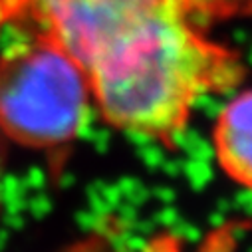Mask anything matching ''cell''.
<instances>
[{
  "instance_id": "cell-2",
  "label": "cell",
  "mask_w": 252,
  "mask_h": 252,
  "mask_svg": "<svg viewBox=\"0 0 252 252\" xmlns=\"http://www.w3.org/2000/svg\"><path fill=\"white\" fill-rule=\"evenodd\" d=\"M94 105L88 70L46 32L0 54V133L56 153L74 143Z\"/></svg>"
},
{
  "instance_id": "cell-5",
  "label": "cell",
  "mask_w": 252,
  "mask_h": 252,
  "mask_svg": "<svg viewBox=\"0 0 252 252\" xmlns=\"http://www.w3.org/2000/svg\"><path fill=\"white\" fill-rule=\"evenodd\" d=\"M193 18L228 20L252 14V0H179Z\"/></svg>"
},
{
  "instance_id": "cell-7",
  "label": "cell",
  "mask_w": 252,
  "mask_h": 252,
  "mask_svg": "<svg viewBox=\"0 0 252 252\" xmlns=\"http://www.w3.org/2000/svg\"><path fill=\"white\" fill-rule=\"evenodd\" d=\"M0 185H2V153H0ZM0 201H2V191H0Z\"/></svg>"
},
{
  "instance_id": "cell-6",
  "label": "cell",
  "mask_w": 252,
  "mask_h": 252,
  "mask_svg": "<svg viewBox=\"0 0 252 252\" xmlns=\"http://www.w3.org/2000/svg\"><path fill=\"white\" fill-rule=\"evenodd\" d=\"M32 0H0V28L12 20L28 18Z\"/></svg>"
},
{
  "instance_id": "cell-3",
  "label": "cell",
  "mask_w": 252,
  "mask_h": 252,
  "mask_svg": "<svg viewBox=\"0 0 252 252\" xmlns=\"http://www.w3.org/2000/svg\"><path fill=\"white\" fill-rule=\"evenodd\" d=\"M161 2L167 0H32L28 18L86 68L109 38Z\"/></svg>"
},
{
  "instance_id": "cell-4",
  "label": "cell",
  "mask_w": 252,
  "mask_h": 252,
  "mask_svg": "<svg viewBox=\"0 0 252 252\" xmlns=\"http://www.w3.org/2000/svg\"><path fill=\"white\" fill-rule=\"evenodd\" d=\"M213 149L222 173L252 191V90L234 95L217 115Z\"/></svg>"
},
{
  "instance_id": "cell-1",
  "label": "cell",
  "mask_w": 252,
  "mask_h": 252,
  "mask_svg": "<svg viewBox=\"0 0 252 252\" xmlns=\"http://www.w3.org/2000/svg\"><path fill=\"white\" fill-rule=\"evenodd\" d=\"M86 70L105 123L163 145L185 133L199 101L234 90L246 76L242 56L205 36L179 0L131 20Z\"/></svg>"
}]
</instances>
